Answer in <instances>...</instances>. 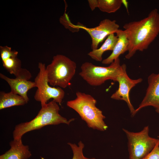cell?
I'll return each mask as SVG.
<instances>
[{
    "label": "cell",
    "instance_id": "obj_7",
    "mask_svg": "<svg viewBox=\"0 0 159 159\" xmlns=\"http://www.w3.org/2000/svg\"><path fill=\"white\" fill-rule=\"evenodd\" d=\"M39 71L34 79L37 89L34 95V99L40 102L41 105L47 103L51 99H53L60 105L65 95V92L62 88L57 87H52L48 82L44 64H38Z\"/></svg>",
    "mask_w": 159,
    "mask_h": 159
},
{
    "label": "cell",
    "instance_id": "obj_8",
    "mask_svg": "<svg viewBox=\"0 0 159 159\" xmlns=\"http://www.w3.org/2000/svg\"><path fill=\"white\" fill-rule=\"evenodd\" d=\"M142 80L143 79L141 78L137 79H131L127 74L125 64L121 65L120 71L116 80V82L119 83V87L118 89L112 95L111 98L114 100H122L125 102L131 115L134 113L135 109L130 101V92L133 87L141 82Z\"/></svg>",
    "mask_w": 159,
    "mask_h": 159
},
{
    "label": "cell",
    "instance_id": "obj_12",
    "mask_svg": "<svg viewBox=\"0 0 159 159\" xmlns=\"http://www.w3.org/2000/svg\"><path fill=\"white\" fill-rule=\"evenodd\" d=\"M0 77L8 83L11 92L21 96L28 103L29 98L27 92L30 89L36 87L34 82L16 78H11L1 73H0Z\"/></svg>",
    "mask_w": 159,
    "mask_h": 159
},
{
    "label": "cell",
    "instance_id": "obj_15",
    "mask_svg": "<svg viewBox=\"0 0 159 159\" xmlns=\"http://www.w3.org/2000/svg\"><path fill=\"white\" fill-rule=\"evenodd\" d=\"M118 38L114 34H112L107 36L104 42L99 48L93 50L88 54L92 59L100 62L102 61L103 53L108 50L113 51L118 41Z\"/></svg>",
    "mask_w": 159,
    "mask_h": 159
},
{
    "label": "cell",
    "instance_id": "obj_1",
    "mask_svg": "<svg viewBox=\"0 0 159 159\" xmlns=\"http://www.w3.org/2000/svg\"><path fill=\"white\" fill-rule=\"evenodd\" d=\"M123 28L126 32L129 42L126 59L132 57L138 51L148 48L159 34V13L152 10L148 16L138 21L125 24Z\"/></svg>",
    "mask_w": 159,
    "mask_h": 159
},
{
    "label": "cell",
    "instance_id": "obj_3",
    "mask_svg": "<svg viewBox=\"0 0 159 159\" xmlns=\"http://www.w3.org/2000/svg\"><path fill=\"white\" fill-rule=\"evenodd\" d=\"M76 94L74 100L67 102V106L76 111L89 127L106 130L108 126L104 120L105 117L96 107V100L91 95L84 93L77 92Z\"/></svg>",
    "mask_w": 159,
    "mask_h": 159
},
{
    "label": "cell",
    "instance_id": "obj_4",
    "mask_svg": "<svg viewBox=\"0 0 159 159\" xmlns=\"http://www.w3.org/2000/svg\"><path fill=\"white\" fill-rule=\"evenodd\" d=\"M76 67L75 62L65 56L57 54L54 56L51 63L46 67L49 85L66 88L75 75Z\"/></svg>",
    "mask_w": 159,
    "mask_h": 159
},
{
    "label": "cell",
    "instance_id": "obj_16",
    "mask_svg": "<svg viewBox=\"0 0 159 159\" xmlns=\"http://www.w3.org/2000/svg\"><path fill=\"white\" fill-rule=\"evenodd\" d=\"M27 103L21 96L10 91L0 92V110L11 107L24 105Z\"/></svg>",
    "mask_w": 159,
    "mask_h": 159
},
{
    "label": "cell",
    "instance_id": "obj_13",
    "mask_svg": "<svg viewBox=\"0 0 159 159\" xmlns=\"http://www.w3.org/2000/svg\"><path fill=\"white\" fill-rule=\"evenodd\" d=\"M9 144L10 149L0 155V159H29L32 156L29 146L23 144L21 138L13 139Z\"/></svg>",
    "mask_w": 159,
    "mask_h": 159
},
{
    "label": "cell",
    "instance_id": "obj_6",
    "mask_svg": "<svg viewBox=\"0 0 159 159\" xmlns=\"http://www.w3.org/2000/svg\"><path fill=\"white\" fill-rule=\"evenodd\" d=\"M127 140L129 159H142L149 154L158 143L159 139L149 135L148 126L138 132L122 129Z\"/></svg>",
    "mask_w": 159,
    "mask_h": 159
},
{
    "label": "cell",
    "instance_id": "obj_21",
    "mask_svg": "<svg viewBox=\"0 0 159 159\" xmlns=\"http://www.w3.org/2000/svg\"><path fill=\"white\" fill-rule=\"evenodd\" d=\"M155 111L156 112L159 113V110H158V109L155 110Z\"/></svg>",
    "mask_w": 159,
    "mask_h": 159
},
{
    "label": "cell",
    "instance_id": "obj_19",
    "mask_svg": "<svg viewBox=\"0 0 159 159\" xmlns=\"http://www.w3.org/2000/svg\"><path fill=\"white\" fill-rule=\"evenodd\" d=\"M142 159H159V139L153 150Z\"/></svg>",
    "mask_w": 159,
    "mask_h": 159
},
{
    "label": "cell",
    "instance_id": "obj_17",
    "mask_svg": "<svg viewBox=\"0 0 159 159\" xmlns=\"http://www.w3.org/2000/svg\"><path fill=\"white\" fill-rule=\"evenodd\" d=\"M123 2L122 0H97V8L103 12L114 13L120 9Z\"/></svg>",
    "mask_w": 159,
    "mask_h": 159
},
{
    "label": "cell",
    "instance_id": "obj_14",
    "mask_svg": "<svg viewBox=\"0 0 159 159\" xmlns=\"http://www.w3.org/2000/svg\"><path fill=\"white\" fill-rule=\"evenodd\" d=\"M115 33L118 39L117 42L111 54L102 60L103 64H111L114 60L119 58L121 54L128 51L129 42L125 31L118 29Z\"/></svg>",
    "mask_w": 159,
    "mask_h": 159
},
{
    "label": "cell",
    "instance_id": "obj_10",
    "mask_svg": "<svg viewBox=\"0 0 159 159\" xmlns=\"http://www.w3.org/2000/svg\"><path fill=\"white\" fill-rule=\"evenodd\" d=\"M78 29H82L87 32L92 39L91 49H97L99 44L105 38L112 34L116 33L119 27L115 20L105 19L101 21L98 25L93 28H89L82 25H74Z\"/></svg>",
    "mask_w": 159,
    "mask_h": 159
},
{
    "label": "cell",
    "instance_id": "obj_2",
    "mask_svg": "<svg viewBox=\"0 0 159 159\" xmlns=\"http://www.w3.org/2000/svg\"><path fill=\"white\" fill-rule=\"evenodd\" d=\"M41 108L35 118L31 121L21 122L16 125L13 132L14 139L22 138L26 133L39 129L47 125H57L61 123L69 125L74 120H69L59 113L60 110L58 103L54 100L41 105Z\"/></svg>",
    "mask_w": 159,
    "mask_h": 159
},
{
    "label": "cell",
    "instance_id": "obj_20",
    "mask_svg": "<svg viewBox=\"0 0 159 159\" xmlns=\"http://www.w3.org/2000/svg\"><path fill=\"white\" fill-rule=\"evenodd\" d=\"M88 2L92 11H93L96 8H97V0H88Z\"/></svg>",
    "mask_w": 159,
    "mask_h": 159
},
{
    "label": "cell",
    "instance_id": "obj_18",
    "mask_svg": "<svg viewBox=\"0 0 159 159\" xmlns=\"http://www.w3.org/2000/svg\"><path fill=\"white\" fill-rule=\"evenodd\" d=\"M70 147L73 153L72 159H96L95 158H88L85 157L83 155V150L84 147V144L81 141H80L78 143V145L75 144L70 143H67ZM42 159H44L41 157Z\"/></svg>",
    "mask_w": 159,
    "mask_h": 159
},
{
    "label": "cell",
    "instance_id": "obj_11",
    "mask_svg": "<svg viewBox=\"0 0 159 159\" xmlns=\"http://www.w3.org/2000/svg\"><path fill=\"white\" fill-rule=\"evenodd\" d=\"M148 86L143 99L137 109L135 110L133 117L143 108L149 106L159 110V72L151 74L148 78Z\"/></svg>",
    "mask_w": 159,
    "mask_h": 159
},
{
    "label": "cell",
    "instance_id": "obj_5",
    "mask_svg": "<svg viewBox=\"0 0 159 159\" xmlns=\"http://www.w3.org/2000/svg\"><path fill=\"white\" fill-rule=\"evenodd\" d=\"M121 67L119 58L107 67L97 66L91 63L86 62L82 65L79 75L90 85L98 86L108 80L116 82Z\"/></svg>",
    "mask_w": 159,
    "mask_h": 159
},
{
    "label": "cell",
    "instance_id": "obj_9",
    "mask_svg": "<svg viewBox=\"0 0 159 159\" xmlns=\"http://www.w3.org/2000/svg\"><path fill=\"white\" fill-rule=\"evenodd\" d=\"M18 52L12 50L10 47L4 48L0 52V55L4 67L16 78L29 80L32 77L30 72L21 68V60L17 58Z\"/></svg>",
    "mask_w": 159,
    "mask_h": 159
}]
</instances>
